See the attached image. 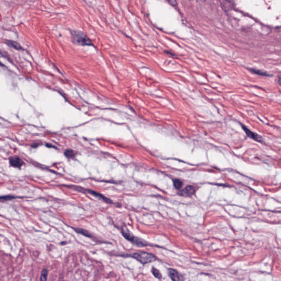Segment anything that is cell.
<instances>
[{
    "label": "cell",
    "instance_id": "obj_1",
    "mask_svg": "<svg viewBox=\"0 0 281 281\" xmlns=\"http://www.w3.org/2000/svg\"><path fill=\"white\" fill-rule=\"evenodd\" d=\"M72 37L74 43L81 46H92V43L86 35L80 31H72Z\"/></svg>",
    "mask_w": 281,
    "mask_h": 281
},
{
    "label": "cell",
    "instance_id": "obj_2",
    "mask_svg": "<svg viewBox=\"0 0 281 281\" xmlns=\"http://www.w3.org/2000/svg\"><path fill=\"white\" fill-rule=\"evenodd\" d=\"M137 260L142 264L149 263L155 261L156 258L151 254L146 252H137L129 255Z\"/></svg>",
    "mask_w": 281,
    "mask_h": 281
},
{
    "label": "cell",
    "instance_id": "obj_3",
    "mask_svg": "<svg viewBox=\"0 0 281 281\" xmlns=\"http://www.w3.org/2000/svg\"><path fill=\"white\" fill-rule=\"evenodd\" d=\"M121 233L123 236L125 237V238L127 240L132 242L135 244L140 246V247H144L147 244L143 240H141L140 238H138L133 236L132 233L129 230V229L126 226H123V227H121Z\"/></svg>",
    "mask_w": 281,
    "mask_h": 281
},
{
    "label": "cell",
    "instance_id": "obj_4",
    "mask_svg": "<svg viewBox=\"0 0 281 281\" xmlns=\"http://www.w3.org/2000/svg\"><path fill=\"white\" fill-rule=\"evenodd\" d=\"M241 127H242L243 130L245 132V134L247 135V136L248 137H250V138H252V140L257 141L258 142L262 143L263 142V138L261 137V136H260L257 133L252 132L251 130H249L247 127L244 126L243 124H241Z\"/></svg>",
    "mask_w": 281,
    "mask_h": 281
},
{
    "label": "cell",
    "instance_id": "obj_5",
    "mask_svg": "<svg viewBox=\"0 0 281 281\" xmlns=\"http://www.w3.org/2000/svg\"><path fill=\"white\" fill-rule=\"evenodd\" d=\"M195 187L192 186H187L184 189L181 190L179 192V195L181 196H183L185 197H191L192 195L195 194Z\"/></svg>",
    "mask_w": 281,
    "mask_h": 281
},
{
    "label": "cell",
    "instance_id": "obj_6",
    "mask_svg": "<svg viewBox=\"0 0 281 281\" xmlns=\"http://www.w3.org/2000/svg\"><path fill=\"white\" fill-rule=\"evenodd\" d=\"M10 163L11 166L15 168H20L24 164L23 161L18 157H11L10 159Z\"/></svg>",
    "mask_w": 281,
    "mask_h": 281
},
{
    "label": "cell",
    "instance_id": "obj_7",
    "mask_svg": "<svg viewBox=\"0 0 281 281\" xmlns=\"http://www.w3.org/2000/svg\"><path fill=\"white\" fill-rule=\"evenodd\" d=\"M168 274L170 277L173 281H180L181 280L180 274L173 269H169Z\"/></svg>",
    "mask_w": 281,
    "mask_h": 281
},
{
    "label": "cell",
    "instance_id": "obj_8",
    "mask_svg": "<svg viewBox=\"0 0 281 281\" xmlns=\"http://www.w3.org/2000/svg\"><path fill=\"white\" fill-rule=\"evenodd\" d=\"M6 43L8 45V46H10V47H13L15 49H16V50H21L23 49L22 46L19 44V43L15 42V41H10V40H7L5 41Z\"/></svg>",
    "mask_w": 281,
    "mask_h": 281
},
{
    "label": "cell",
    "instance_id": "obj_9",
    "mask_svg": "<svg viewBox=\"0 0 281 281\" xmlns=\"http://www.w3.org/2000/svg\"><path fill=\"white\" fill-rule=\"evenodd\" d=\"M248 69L250 72H253V73H254V74H258V75H259L266 76H270L268 73H267L266 72H263V71H262V70H260L256 69L251 68Z\"/></svg>",
    "mask_w": 281,
    "mask_h": 281
},
{
    "label": "cell",
    "instance_id": "obj_10",
    "mask_svg": "<svg viewBox=\"0 0 281 281\" xmlns=\"http://www.w3.org/2000/svg\"><path fill=\"white\" fill-rule=\"evenodd\" d=\"M173 183L174 187L175 188L176 190H180L183 186L182 181H181L180 180H179V179L174 180Z\"/></svg>",
    "mask_w": 281,
    "mask_h": 281
},
{
    "label": "cell",
    "instance_id": "obj_11",
    "mask_svg": "<svg viewBox=\"0 0 281 281\" xmlns=\"http://www.w3.org/2000/svg\"><path fill=\"white\" fill-rule=\"evenodd\" d=\"M74 230H75L76 232H78V233L83 234V235L85 236L89 237H91L90 234L87 231L85 230L81 229V228H74Z\"/></svg>",
    "mask_w": 281,
    "mask_h": 281
},
{
    "label": "cell",
    "instance_id": "obj_12",
    "mask_svg": "<svg viewBox=\"0 0 281 281\" xmlns=\"http://www.w3.org/2000/svg\"><path fill=\"white\" fill-rule=\"evenodd\" d=\"M151 272H152L154 276L155 277L157 278H158V279L162 278V274L160 272V271H159L158 270L156 269L154 267H153V268H152Z\"/></svg>",
    "mask_w": 281,
    "mask_h": 281
},
{
    "label": "cell",
    "instance_id": "obj_13",
    "mask_svg": "<svg viewBox=\"0 0 281 281\" xmlns=\"http://www.w3.org/2000/svg\"><path fill=\"white\" fill-rule=\"evenodd\" d=\"M64 154H65V156H66L67 158H74V157H75V155L74 151H72V150H70V149H68V150L65 151Z\"/></svg>",
    "mask_w": 281,
    "mask_h": 281
},
{
    "label": "cell",
    "instance_id": "obj_14",
    "mask_svg": "<svg viewBox=\"0 0 281 281\" xmlns=\"http://www.w3.org/2000/svg\"><path fill=\"white\" fill-rule=\"evenodd\" d=\"M47 274H48V273H47V270L43 269L41 274V280L46 281L47 280Z\"/></svg>",
    "mask_w": 281,
    "mask_h": 281
},
{
    "label": "cell",
    "instance_id": "obj_15",
    "mask_svg": "<svg viewBox=\"0 0 281 281\" xmlns=\"http://www.w3.org/2000/svg\"><path fill=\"white\" fill-rule=\"evenodd\" d=\"M15 198V197L13 196H11V195H6V196H1L0 197V200L1 201H8V200H11L12 199Z\"/></svg>",
    "mask_w": 281,
    "mask_h": 281
},
{
    "label": "cell",
    "instance_id": "obj_16",
    "mask_svg": "<svg viewBox=\"0 0 281 281\" xmlns=\"http://www.w3.org/2000/svg\"><path fill=\"white\" fill-rule=\"evenodd\" d=\"M168 3L171 4V6H173V7H176L177 6V1L176 0H166Z\"/></svg>",
    "mask_w": 281,
    "mask_h": 281
},
{
    "label": "cell",
    "instance_id": "obj_17",
    "mask_svg": "<svg viewBox=\"0 0 281 281\" xmlns=\"http://www.w3.org/2000/svg\"><path fill=\"white\" fill-rule=\"evenodd\" d=\"M0 66H4V65L1 62H0Z\"/></svg>",
    "mask_w": 281,
    "mask_h": 281
}]
</instances>
